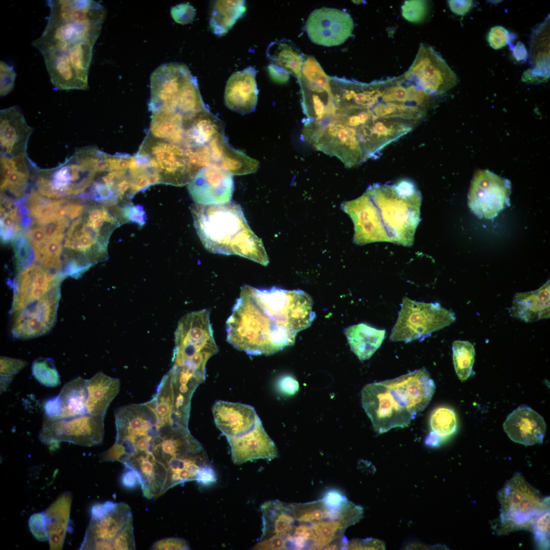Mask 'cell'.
Here are the masks:
<instances>
[{"label": "cell", "instance_id": "6da1fadb", "mask_svg": "<svg viewBox=\"0 0 550 550\" xmlns=\"http://www.w3.org/2000/svg\"><path fill=\"white\" fill-rule=\"evenodd\" d=\"M302 123L304 141L348 168L375 158L416 127L408 102L389 79L363 83L331 77L320 112Z\"/></svg>", "mask_w": 550, "mask_h": 550}, {"label": "cell", "instance_id": "7a4b0ae2", "mask_svg": "<svg viewBox=\"0 0 550 550\" xmlns=\"http://www.w3.org/2000/svg\"><path fill=\"white\" fill-rule=\"evenodd\" d=\"M313 300L301 290L241 288L226 322L227 340L251 355H269L293 345L315 318Z\"/></svg>", "mask_w": 550, "mask_h": 550}, {"label": "cell", "instance_id": "3957f363", "mask_svg": "<svg viewBox=\"0 0 550 550\" xmlns=\"http://www.w3.org/2000/svg\"><path fill=\"white\" fill-rule=\"evenodd\" d=\"M421 201L414 183L403 179L393 184H373L341 208L353 223L355 244L384 241L409 246L420 221Z\"/></svg>", "mask_w": 550, "mask_h": 550}, {"label": "cell", "instance_id": "277c9868", "mask_svg": "<svg viewBox=\"0 0 550 550\" xmlns=\"http://www.w3.org/2000/svg\"><path fill=\"white\" fill-rule=\"evenodd\" d=\"M191 211L197 233L209 252L237 255L262 265L269 263L263 242L251 230L240 205L195 204Z\"/></svg>", "mask_w": 550, "mask_h": 550}, {"label": "cell", "instance_id": "5b68a950", "mask_svg": "<svg viewBox=\"0 0 550 550\" xmlns=\"http://www.w3.org/2000/svg\"><path fill=\"white\" fill-rule=\"evenodd\" d=\"M47 5V24L41 36L32 42L42 55L81 42L95 44L106 16L102 5L89 0H50Z\"/></svg>", "mask_w": 550, "mask_h": 550}, {"label": "cell", "instance_id": "8992f818", "mask_svg": "<svg viewBox=\"0 0 550 550\" xmlns=\"http://www.w3.org/2000/svg\"><path fill=\"white\" fill-rule=\"evenodd\" d=\"M104 205H94L84 211L67 230L64 248L66 276H78L107 256L109 237L120 223Z\"/></svg>", "mask_w": 550, "mask_h": 550}, {"label": "cell", "instance_id": "52a82bcc", "mask_svg": "<svg viewBox=\"0 0 550 550\" xmlns=\"http://www.w3.org/2000/svg\"><path fill=\"white\" fill-rule=\"evenodd\" d=\"M149 111L184 116L205 107L197 79L184 64L170 63L157 68L150 76Z\"/></svg>", "mask_w": 550, "mask_h": 550}, {"label": "cell", "instance_id": "ba28073f", "mask_svg": "<svg viewBox=\"0 0 550 550\" xmlns=\"http://www.w3.org/2000/svg\"><path fill=\"white\" fill-rule=\"evenodd\" d=\"M218 350L207 309L185 315L175 332L173 366L203 381L208 359Z\"/></svg>", "mask_w": 550, "mask_h": 550}, {"label": "cell", "instance_id": "9c48e42d", "mask_svg": "<svg viewBox=\"0 0 550 550\" xmlns=\"http://www.w3.org/2000/svg\"><path fill=\"white\" fill-rule=\"evenodd\" d=\"M102 153L95 147L82 148L57 167L38 170L37 191L51 199L66 198L84 193L101 171Z\"/></svg>", "mask_w": 550, "mask_h": 550}, {"label": "cell", "instance_id": "30bf717a", "mask_svg": "<svg viewBox=\"0 0 550 550\" xmlns=\"http://www.w3.org/2000/svg\"><path fill=\"white\" fill-rule=\"evenodd\" d=\"M501 509L498 532L507 534L531 531L536 518L549 509V497L543 498L519 473H515L499 491Z\"/></svg>", "mask_w": 550, "mask_h": 550}, {"label": "cell", "instance_id": "8fae6325", "mask_svg": "<svg viewBox=\"0 0 550 550\" xmlns=\"http://www.w3.org/2000/svg\"><path fill=\"white\" fill-rule=\"evenodd\" d=\"M455 320V314L438 302H419L404 297L389 338L391 341L406 343L422 341Z\"/></svg>", "mask_w": 550, "mask_h": 550}, {"label": "cell", "instance_id": "7c38bea8", "mask_svg": "<svg viewBox=\"0 0 550 550\" xmlns=\"http://www.w3.org/2000/svg\"><path fill=\"white\" fill-rule=\"evenodd\" d=\"M153 168L159 182L175 186L188 184L199 172L183 147L148 133L136 154Z\"/></svg>", "mask_w": 550, "mask_h": 550}, {"label": "cell", "instance_id": "4fadbf2b", "mask_svg": "<svg viewBox=\"0 0 550 550\" xmlns=\"http://www.w3.org/2000/svg\"><path fill=\"white\" fill-rule=\"evenodd\" d=\"M133 526L131 509L125 503L94 504L80 549H113L114 544Z\"/></svg>", "mask_w": 550, "mask_h": 550}, {"label": "cell", "instance_id": "5bb4252c", "mask_svg": "<svg viewBox=\"0 0 550 550\" xmlns=\"http://www.w3.org/2000/svg\"><path fill=\"white\" fill-rule=\"evenodd\" d=\"M104 418L90 414L56 419L44 416L39 438L46 445L66 442L88 447L98 445L103 439Z\"/></svg>", "mask_w": 550, "mask_h": 550}, {"label": "cell", "instance_id": "9a60e30c", "mask_svg": "<svg viewBox=\"0 0 550 550\" xmlns=\"http://www.w3.org/2000/svg\"><path fill=\"white\" fill-rule=\"evenodd\" d=\"M361 400L374 430L379 434L394 428L407 427L415 417L382 381L366 385Z\"/></svg>", "mask_w": 550, "mask_h": 550}, {"label": "cell", "instance_id": "2e32d148", "mask_svg": "<svg viewBox=\"0 0 550 550\" xmlns=\"http://www.w3.org/2000/svg\"><path fill=\"white\" fill-rule=\"evenodd\" d=\"M510 182L488 170L477 171L468 193V205L478 217L492 219L510 205Z\"/></svg>", "mask_w": 550, "mask_h": 550}, {"label": "cell", "instance_id": "e0dca14e", "mask_svg": "<svg viewBox=\"0 0 550 550\" xmlns=\"http://www.w3.org/2000/svg\"><path fill=\"white\" fill-rule=\"evenodd\" d=\"M60 285L37 301L13 314L11 332L18 339L39 337L54 326L60 298Z\"/></svg>", "mask_w": 550, "mask_h": 550}, {"label": "cell", "instance_id": "ac0fdd59", "mask_svg": "<svg viewBox=\"0 0 550 550\" xmlns=\"http://www.w3.org/2000/svg\"><path fill=\"white\" fill-rule=\"evenodd\" d=\"M406 72L432 96L445 93L458 81L456 75L445 60L431 47L423 44Z\"/></svg>", "mask_w": 550, "mask_h": 550}, {"label": "cell", "instance_id": "d6986e66", "mask_svg": "<svg viewBox=\"0 0 550 550\" xmlns=\"http://www.w3.org/2000/svg\"><path fill=\"white\" fill-rule=\"evenodd\" d=\"M354 22L346 12L323 7L314 10L306 24L307 34L312 42L332 47L344 43L352 35Z\"/></svg>", "mask_w": 550, "mask_h": 550}, {"label": "cell", "instance_id": "ffe728a7", "mask_svg": "<svg viewBox=\"0 0 550 550\" xmlns=\"http://www.w3.org/2000/svg\"><path fill=\"white\" fill-rule=\"evenodd\" d=\"M60 272L38 264H32L20 272L14 285L11 314L37 301L60 283Z\"/></svg>", "mask_w": 550, "mask_h": 550}, {"label": "cell", "instance_id": "44dd1931", "mask_svg": "<svg viewBox=\"0 0 550 550\" xmlns=\"http://www.w3.org/2000/svg\"><path fill=\"white\" fill-rule=\"evenodd\" d=\"M382 382L414 416L427 406L435 390L434 381L424 368Z\"/></svg>", "mask_w": 550, "mask_h": 550}, {"label": "cell", "instance_id": "7402d4cb", "mask_svg": "<svg viewBox=\"0 0 550 550\" xmlns=\"http://www.w3.org/2000/svg\"><path fill=\"white\" fill-rule=\"evenodd\" d=\"M196 204L220 205L231 201L234 189L233 175L214 166L202 168L188 184Z\"/></svg>", "mask_w": 550, "mask_h": 550}, {"label": "cell", "instance_id": "603a6c76", "mask_svg": "<svg viewBox=\"0 0 550 550\" xmlns=\"http://www.w3.org/2000/svg\"><path fill=\"white\" fill-rule=\"evenodd\" d=\"M226 437L231 448L232 461L236 464L258 459L270 460L278 456L277 448L265 431L260 419L248 432Z\"/></svg>", "mask_w": 550, "mask_h": 550}, {"label": "cell", "instance_id": "cb8c5ba5", "mask_svg": "<svg viewBox=\"0 0 550 550\" xmlns=\"http://www.w3.org/2000/svg\"><path fill=\"white\" fill-rule=\"evenodd\" d=\"M33 128L16 106L0 112L1 156H16L26 154Z\"/></svg>", "mask_w": 550, "mask_h": 550}, {"label": "cell", "instance_id": "d4e9b609", "mask_svg": "<svg viewBox=\"0 0 550 550\" xmlns=\"http://www.w3.org/2000/svg\"><path fill=\"white\" fill-rule=\"evenodd\" d=\"M256 71L249 67L233 73L229 78L224 93V101L230 109L245 115L254 112L258 100Z\"/></svg>", "mask_w": 550, "mask_h": 550}, {"label": "cell", "instance_id": "484cf974", "mask_svg": "<svg viewBox=\"0 0 550 550\" xmlns=\"http://www.w3.org/2000/svg\"><path fill=\"white\" fill-rule=\"evenodd\" d=\"M503 428L513 442L526 446L542 443L546 426L543 418L527 406H521L508 415Z\"/></svg>", "mask_w": 550, "mask_h": 550}, {"label": "cell", "instance_id": "4316f807", "mask_svg": "<svg viewBox=\"0 0 550 550\" xmlns=\"http://www.w3.org/2000/svg\"><path fill=\"white\" fill-rule=\"evenodd\" d=\"M212 413L216 426L226 436L248 432L260 419L253 407L240 403L217 401Z\"/></svg>", "mask_w": 550, "mask_h": 550}, {"label": "cell", "instance_id": "83f0119b", "mask_svg": "<svg viewBox=\"0 0 550 550\" xmlns=\"http://www.w3.org/2000/svg\"><path fill=\"white\" fill-rule=\"evenodd\" d=\"M38 171L26 154L12 157L1 156V191L15 198H22L31 178Z\"/></svg>", "mask_w": 550, "mask_h": 550}, {"label": "cell", "instance_id": "f1b7e54d", "mask_svg": "<svg viewBox=\"0 0 550 550\" xmlns=\"http://www.w3.org/2000/svg\"><path fill=\"white\" fill-rule=\"evenodd\" d=\"M262 534L260 540L277 536L284 540L290 549L291 535L296 521L291 504L279 500L269 501L261 506Z\"/></svg>", "mask_w": 550, "mask_h": 550}, {"label": "cell", "instance_id": "f546056e", "mask_svg": "<svg viewBox=\"0 0 550 550\" xmlns=\"http://www.w3.org/2000/svg\"><path fill=\"white\" fill-rule=\"evenodd\" d=\"M531 68L526 71L522 80L541 82L549 77V19L546 18L533 32L531 40Z\"/></svg>", "mask_w": 550, "mask_h": 550}, {"label": "cell", "instance_id": "4dcf8cb0", "mask_svg": "<svg viewBox=\"0 0 550 550\" xmlns=\"http://www.w3.org/2000/svg\"><path fill=\"white\" fill-rule=\"evenodd\" d=\"M550 285L547 281L539 289L517 293L510 309V315L526 322L549 318Z\"/></svg>", "mask_w": 550, "mask_h": 550}, {"label": "cell", "instance_id": "1f68e13d", "mask_svg": "<svg viewBox=\"0 0 550 550\" xmlns=\"http://www.w3.org/2000/svg\"><path fill=\"white\" fill-rule=\"evenodd\" d=\"M183 127L185 150L206 145L224 133L221 121L206 107L184 118Z\"/></svg>", "mask_w": 550, "mask_h": 550}, {"label": "cell", "instance_id": "d6a6232c", "mask_svg": "<svg viewBox=\"0 0 550 550\" xmlns=\"http://www.w3.org/2000/svg\"><path fill=\"white\" fill-rule=\"evenodd\" d=\"M120 381L98 372L92 378L86 379L87 398L86 405L88 413L104 416L110 403L119 393Z\"/></svg>", "mask_w": 550, "mask_h": 550}, {"label": "cell", "instance_id": "836d02e7", "mask_svg": "<svg viewBox=\"0 0 550 550\" xmlns=\"http://www.w3.org/2000/svg\"><path fill=\"white\" fill-rule=\"evenodd\" d=\"M43 56L51 82L56 89L60 90L87 89L78 78L65 51L54 50Z\"/></svg>", "mask_w": 550, "mask_h": 550}, {"label": "cell", "instance_id": "e575fe53", "mask_svg": "<svg viewBox=\"0 0 550 550\" xmlns=\"http://www.w3.org/2000/svg\"><path fill=\"white\" fill-rule=\"evenodd\" d=\"M344 333L351 351L362 361L372 356L381 346L386 336L384 329L363 323L347 327Z\"/></svg>", "mask_w": 550, "mask_h": 550}, {"label": "cell", "instance_id": "d590c367", "mask_svg": "<svg viewBox=\"0 0 550 550\" xmlns=\"http://www.w3.org/2000/svg\"><path fill=\"white\" fill-rule=\"evenodd\" d=\"M72 496L65 492L44 511L49 533L50 548L63 547L69 518Z\"/></svg>", "mask_w": 550, "mask_h": 550}, {"label": "cell", "instance_id": "8d00e7d4", "mask_svg": "<svg viewBox=\"0 0 550 550\" xmlns=\"http://www.w3.org/2000/svg\"><path fill=\"white\" fill-rule=\"evenodd\" d=\"M151 113L148 133L156 138L178 145L184 148V116L179 113L161 111Z\"/></svg>", "mask_w": 550, "mask_h": 550}, {"label": "cell", "instance_id": "74e56055", "mask_svg": "<svg viewBox=\"0 0 550 550\" xmlns=\"http://www.w3.org/2000/svg\"><path fill=\"white\" fill-rule=\"evenodd\" d=\"M246 10L244 1H215L211 8L209 24L216 35H225Z\"/></svg>", "mask_w": 550, "mask_h": 550}, {"label": "cell", "instance_id": "f35d334b", "mask_svg": "<svg viewBox=\"0 0 550 550\" xmlns=\"http://www.w3.org/2000/svg\"><path fill=\"white\" fill-rule=\"evenodd\" d=\"M266 54L271 64L297 77L300 75L305 59L301 52L289 41L281 40L271 43Z\"/></svg>", "mask_w": 550, "mask_h": 550}, {"label": "cell", "instance_id": "ab89813d", "mask_svg": "<svg viewBox=\"0 0 550 550\" xmlns=\"http://www.w3.org/2000/svg\"><path fill=\"white\" fill-rule=\"evenodd\" d=\"M58 396L62 406L61 418L89 414L86 405V379L77 377L70 380L62 387Z\"/></svg>", "mask_w": 550, "mask_h": 550}, {"label": "cell", "instance_id": "60d3db41", "mask_svg": "<svg viewBox=\"0 0 550 550\" xmlns=\"http://www.w3.org/2000/svg\"><path fill=\"white\" fill-rule=\"evenodd\" d=\"M217 167L229 171L232 175H244L256 172L258 162L233 148L225 140Z\"/></svg>", "mask_w": 550, "mask_h": 550}, {"label": "cell", "instance_id": "b9f144b4", "mask_svg": "<svg viewBox=\"0 0 550 550\" xmlns=\"http://www.w3.org/2000/svg\"><path fill=\"white\" fill-rule=\"evenodd\" d=\"M18 206L4 194L1 195V233L3 241L13 240L20 231L21 216Z\"/></svg>", "mask_w": 550, "mask_h": 550}, {"label": "cell", "instance_id": "7bdbcfd3", "mask_svg": "<svg viewBox=\"0 0 550 550\" xmlns=\"http://www.w3.org/2000/svg\"><path fill=\"white\" fill-rule=\"evenodd\" d=\"M453 361L456 373L463 381L471 375L475 356L473 345L469 341L456 340L453 342Z\"/></svg>", "mask_w": 550, "mask_h": 550}, {"label": "cell", "instance_id": "ee69618b", "mask_svg": "<svg viewBox=\"0 0 550 550\" xmlns=\"http://www.w3.org/2000/svg\"><path fill=\"white\" fill-rule=\"evenodd\" d=\"M62 239L48 240L34 250L36 263L49 269L60 272L63 268L60 257L62 251Z\"/></svg>", "mask_w": 550, "mask_h": 550}, {"label": "cell", "instance_id": "f6af8a7d", "mask_svg": "<svg viewBox=\"0 0 550 550\" xmlns=\"http://www.w3.org/2000/svg\"><path fill=\"white\" fill-rule=\"evenodd\" d=\"M291 504L295 518L299 523L310 524L328 519L332 510L326 508L322 499Z\"/></svg>", "mask_w": 550, "mask_h": 550}, {"label": "cell", "instance_id": "bcb514c9", "mask_svg": "<svg viewBox=\"0 0 550 550\" xmlns=\"http://www.w3.org/2000/svg\"><path fill=\"white\" fill-rule=\"evenodd\" d=\"M430 425L432 432L441 441L450 436L457 428V419L454 411L445 406L435 408L430 415Z\"/></svg>", "mask_w": 550, "mask_h": 550}, {"label": "cell", "instance_id": "7dc6e473", "mask_svg": "<svg viewBox=\"0 0 550 550\" xmlns=\"http://www.w3.org/2000/svg\"><path fill=\"white\" fill-rule=\"evenodd\" d=\"M311 525L316 535L314 549H323L333 540L343 536L347 528L339 519H325Z\"/></svg>", "mask_w": 550, "mask_h": 550}, {"label": "cell", "instance_id": "c3c4849f", "mask_svg": "<svg viewBox=\"0 0 550 550\" xmlns=\"http://www.w3.org/2000/svg\"><path fill=\"white\" fill-rule=\"evenodd\" d=\"M32 372L35 379L45 387L54 388L61 384L59 373L50 358L35 360L32 365Z\"/></svg>", "mask_w": 550, "mask_h": 550}, {"label": "cell", "instance_id": "681fc988", "mask_svg": "<svg viewBox=\"0 0 550 550\" xmlns=\"http://www.w3.org/2000/svg\"><path fill=\"white\" fill-rule=\"evenodd\" d=\"M24 360L1 356V393L5 392L14 376L27 365Z\"/></svg>", "mask_w": 550, "mask_h": 550}, {"label": "cell", "instance_id": "f907efd6", "mask_svg": "<svg viewBox=\"0 0 550 550\" xmlns=\"http://www.w3.org/2000/svg\"><path fill=\"white\" fill-rule=\"evenodd\" d=\"M537 547L547 549L549 547V509L544 511L535 520L531 530Z\"/></svg>", "mask_w": 550, "mask_h": 550}, {"label": "cell", "instance_id": "816d5d0a", "mask_svg": "<svg viewBox=\"0 0 550 550\" xmlns=\"http://www.w3.org/2000/svg\"><path fill=\"white\" fill-rule=\"evenodd\" d=\"M401 9L402 15L406 20L413 23H419L427 17L429 4L425 1H405Z\"/></svg>", "mask_w": 550, "mask_h": 550}, {"label": "cell", "instance_id": "f5cc1de1", "mask_svg": "<svg viewBox=\"0 0 550 550\" xmlns=\"http://www.w3.org/2000/svg\"><path fill=\"white\" fill-rule=\"evenodd\" d=\"M514 38V35H511L507 30L501 26L492 27L487 35V41L490 46L495 49H500L507 44L510 48L513 45L511 41Z\"/></svg>", "mask_w": 550, "mask_h": 550}, {"label": "cell", "instance_id": "db71d44e", "mask_svg": "<svg viewBox=\"0 0 550 550\" xmlns=\"http://www.w3.org/2000/svg\"><path fill=\"white\" fill-rule=\"evenodd\" d=\"M29 526L31 533L37 540H49V533L44 512L32 515L29 520Z\"/></svg>", "mask_w": 550, "mask_h": 550}, {"label": "cell", "instance_id": "11a10c76", "mask_svg": "<svg viewBox=\"0 0 550 550\" xmlns=\"http://www.w3.org/2000/svg\"><path fill=\"white\" fill-rule=\"evenodd\" d=\"M16 73L13 66L3 61L0 62V95L4 96L13 89Z\"/></svg>", "mask_w": 550, "mask_h": 550}, {"label": "cell", "instance_id": "9f6ffc18", "mask_svg": "<svg viewBox=\"0 0 550 550\" xmlns=\"http://www.w3.org/2000/svg\"><path fill=\"white\" fill-rule=\"evenodd\" d=\"M16 269L18 272L28 267L31 262V253L26 240L22 236L17 237L15 242Z\"/></svg>", "mask_w": 550, "mask_h": 550}, {"label": "cell", "instance_id": "6f0895ef", "mask_svg": "<svg viewBox=\"0 0 550 550\" xmlns=\"http://www.w3.org/2000/svg\"><path fill=\"white\" fill-rule=\"evenodd\" d=\"M321 499L327 509L334 510L340 509L348 501L344 495L336 490L327 491Z\"/></svg>", "mask_w": 550, "mask_h": 550}, {"label": "cell", "instance_id": "680465c9", "mask_svg": "<svg viewBox=\"0 0 550 550\" xmlns=\"http://www.w3.org/2000/svg\"><path fill=\"white\" fill-rule=\"evenodd\" d=\"M384 549L383 543L374 539L352 540L347 542L345 549Z\"/></svg>", "mask_w": 550, "mask_h": 550}, {"label": "cell", "instance_id": "91938a15", "mask_svg": "<svg viewBox=\"0 0 550 550\" xmlns=\"http://www.w3.org/2000/svg\"><path fill=\"white\" fill-rule=\"evenodd\" d=\"M187 542L179 538H169L157 541L153 545V549H187Z\"/></svg>", "mask_w": 550, "mask_h": 550}, {"label": "cell", "instance_id": "94428289", "mask_svg": "<svg viewBox=\"0 0 550 550\" xmlns=\"http://www.w3.org/2000/svg\"><path fill=\"white\" fill-rule=\"evenodd\" d=\"M44 416L50 419L62 418V410L59 396L48 399L44 405Z\"/></svg>", "mask_w": 550, "mask_h": 550}, {"label": "cell", "instance_id": "6125c7cd", "mask_svg": "<svg viewBox=\"0 0 550 550\" xmlns=\"http://www.w3.org/2000/svg\"><path fill=\"white\" fill-rule=\"evenodd\" d=\"M278 386L282 392L287 395L294 394L299 388L298 382L291 376L282 377L278 381Z\"/></svg>", "mask_w": 550, "mask_h": 550}, {"label": "cell", "instance_id": "be15d7a7", "mask_svg": "<svg viewBox=\"0 0 550 550\" xmlns=\"http://www.w3.org/2000/svg\"><path fill=\"white\" fill-rule=\"evenodd\" d=\"M451 11L459 15H464L471 9L472 1H448Z\"/></svg>", "mask_w": 550, "mask_h": 550}, {"label": "cell", "instance_id": "e7e4bbea", "mask_svg": "<svg viewBox=\"0 0 550 550\" xmlns=\"http://www.w3.org/2000/svg\"><path fill=\"white\" fill-rule=\"evenodd\" d=\"M268 69L270 76L276 81L285 82L288 80L289 74L279 67L271 64L269 66Z\"/></svg>", "mask_w": 550, "mask_h": 550}, {"label": "cell", "instance_id": "03108f58", "mask_svg": "<svg viewBox=\"0 0 550 550\" xmlns=\"http://www.w3.org/2000/svg\"><path fill=\"white\" fill-rule=\"evenodd\" d=\"M122 482L124 486L132 488L140 484L139 478L134 471L126 470L122 476Z\"/></svg>", "mask_w": 550, "mask_h": 550}, {"label": "cell", "instance_id": "003e7915", "mask_svg": "<svg viewBox=\"0 0 550 550\" xmlns=\"http://www.w3.org/2000/svg\"><path fill=\"white\" fill-rule=\"evenodd\" d=\"M510 49L512 51V54L517 61L525 62L528 59V53L527 49L521 42L518 41Z\"/></svg>", "mask_w": 550, "mask_h": 550}]
</instances>
